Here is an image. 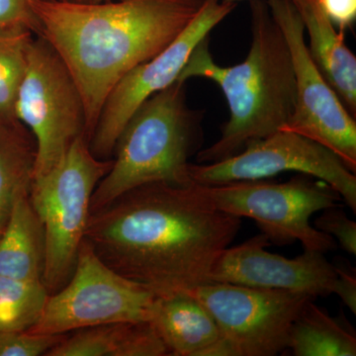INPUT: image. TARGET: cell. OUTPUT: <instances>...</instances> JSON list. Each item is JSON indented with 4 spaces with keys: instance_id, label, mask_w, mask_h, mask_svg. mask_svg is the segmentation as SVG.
<instances>
[{
    "instance_id": "obj_1",
    "label": "cell",
    "mask_w": 356,
    "mask_h": 356,
    "mask_svg": "<svg viewBox=\"0 0 356 356\" xmlns=\"http://www.w3.org/2000/svg\"><path fill=\"white\" fill-rule=\"evenodd\" d=\"M241 227L200 185L154 182L91 212L86 240L116 273L163 296L210 282Z\"/></svg>"
},
{
    "instance_id": "obj_2",
    "label": "cell",
    "mask_w": 356,
    "mask_h": 356,
    "mask_svg": "<svg viewBox=\"0 0 356 356\" xmlns=\"http://www.w3.org/2000/svg\"><path fill=\"white\" fill-rule=\"evenodd\" d=\"M204 0H110L96 4L31 0L41 34L74 77L84 103L88 143L107 97L129 72L184 32Z\"/></svg>"
},
{
    "instance_id": "obj_3",
    "label": "cell",
    "mask_w": 356,
    "mask_h": 356,
    "mask_svg": "<svg viewBox=\"0 0 356 356\" xmlns=\"http://www.w3.org/2000/svg\"><path fill=\"white\" fill-rule=\"evenodd\" d=\"M252 46L240 64L215 62L209 39L192 51L177 81L203 77L216 83L228 102L229 119L220 139L199 152V163L222 161L250 143L281 130L291 118L296 86L291 53L266 0H250Z\"/></svg>"
},
{
    "instance_id": "obj_4",
    "label": "cell",
    "mask_w": 356,
    "mask_h": 356,
    "mask_svg": "<svg viewBox=\"0 0 356 356\" xmlns=\"http://www.w3.org/2000/svg\"><path fill=\"white\" fill-rule=\"evenodd\" d=\"M184 81H177L134 112L115 147L109 172L96 186L91 212L140 185L191 184L189 158L202 144L201 116L186 105Z\"/></svg>"
},
{
    "instance_id": "obj_5",
    "label": "cell",
    "mask_w": 356,
    "mask_h": 356,
    "mask_svg": "<svg viewBox=\"0 0 356 356\" xmlns=\"http://www.w3.org/2000/svg\"><path fill=\"white\" fill-rule=\"evenodd\" d=\"M111 165L110 159L96 158L86 137H81L55 170L33 182L30 200L44 229L43 283L51 295L62 289L74 273L93 192Z\"/></svg>"
},
{
    "instance_id": "obj_6",
    "label": "cell",
    "mask_w": 356,
    "mask_h": 356,
    "mask_svg": "<svg viewBox=\"0 0 356 356\" xmlns=\"http://www.w3.org/2000/svg\"><path fill=\"white\" fill-rule=\"evenodd\" d=\"M15 117L36 142L33 182L55 170L72 144L86 137L83 96L67 65L43 36H34L30 44Z\"/></svg>"
},
{
    "instance_id": "obj_7",
    "label": "cell",
    "mask_w": 356,
    "mask_h": 356,
    "mask_svg": "<svg viewBox=\"0 0 356 356\" xmlns=\"http://www.w3.org/2000/svg\"><path fill=\"white\" fill-rule=\"evenodd\" d=\"M200 185V184H199ZM218 209L238 218H250L274 245L299 241L305 250H334L336 241L312 226L315 213L339 205V192L323 180L301 175L283 184L245 180L200 185Z\"/></svg>"
},
{
    "instance_id": "obj_8",
    "label": "cell",
    "mask_w": 356,
    "mask_h": 356,
    "mask_svg": "<svg viewBox=\"0 0 356 356\" xmlns=\"http://www.w3.org/2000/svg\"><path fill=\"white\" fill-rule=\"evenodd\" d=\"M156 297L107 266L84 238L70 280L50 295L39 322L28 332L67 334L111 323L149 322Z\"/></svg>"
},
{
    "instance_id": "obj_9",
    "label": "cell",
    "mask_w": 356,
    "mask_h": 356,
    "mask_svg": "<svg viewBox=\"0 0 356 356\" xmlns=\"http://www.w3.org/2000/svg\"><path fill=\"white\" fill-rule=\"evenodd\" d=\"M221 332L219 356H275L286 351L295 318L314 297L303 292L208 282L188 290Z\"/></svg>"
},
{
    "instance_id": "obj_10",
    "label": "cell",
    "mask_w": 356,
    "mask_h": 356,
    "mask_svg": "<svg viewBox=\"0 0 356 356\" xmlns=\"http://www.w3.org/2000/svg\"><path fill=\"white\" fill-rule=\"evenodd\" d=\"M266 2L289 47L296 86L294 111L281 130L299 134L323 145L355 172V117L312 60L303 22L291 0Z\"/></svg>"
},
{
    "instance_id": "obj_11",
    "label": "cell",
    "mask_w": 356,
    "mask_h": 356,
    "mask_svg": "<svg viewBox=\"0 0 356 356\" xmlns=\"http://www.w3.org/2000/svg\"><path fill=\"white\" fill-rule=\"evenodd\" d=\"M286 172L323 180L356 212L355 172L331 149L290 131L280 130L254 140L222 161L189 165L191 181L200 185L261 180Z\"/></svg>"
},
{
    "instance_id": "obj_12",
    "label": "cell",
    "mask_w": 356,
    "mask_h": 356,
    "mask_svg": "<svg viewBox=\"0 0 356 356\" xmlns=\"http://www.w3.org/2000/svg\"><path fill=\"white\" fill-rule=\"evenodd\" d=\"M236 6L232 0H204L195 17L168 48L129 72L115 86L88 142L96 158L102 161L111 158L117 140L134 112L147 98L177 81L194 48L209 36Z\"/></svg>"
},
{
    "instance_id": "obj_13",
    "label": "cell",
    "mask_w": 356,
    "mask_h": 356,
    "mask_svg": "<svg viewBox=\"0 0 356 356\" xmlns=\"http://www.w3.org/2000/svg\"><path fill=\"white\" fill-rule=\"evenodd\" d=\"M269 245L261 233L226 248L211 271L210 282L303 292L316 299L334 294L337 273L325 254L305 250L291 259L267 252Z\"/></svg>"
},
{
    "instance_id": "obj_14",
    "label": "cell",
    "mask_w": 356,
    "mask_h": 356,
    "mask_svg": "<svg viewBox=\"0 0 356 356\" xmlns=\"http://www.w3.org/2000/svg\"><path fill=\"white\" fill-rule=\"evenodd\" d=\"M149 322L172 356H215L222 336L205 307L188 292L156 297Z\"/></svg>"
},
{
    "instance_id": "obj_15",
    "label": "cell",
    "mask_w": 356,
    "mask_h": 356,
    "mask_svg": "<svg viewBox=\"0 0 356 356\" xmlns=\"http://www.w3.org/2000/svg\"><path fill=\"white\" fill-rule=\"evenodd\" d=\"M308 34V51L316 67L341 98L350 113L356 114V58L346 46L344 32L327 19L317 0H291Z\"/></svg>"
},
{
    "instance_id": "obj_16",
    "label": "cell",
    "mask_w": 356,
    "mask_h": 356,
    "mask_svg": "<svg viewBox=\"0 0 356 356\" xmlns=\"http://www.w3.org/2000/svg\"><path fill=\"white\" fill-rule=\"evenodd\" d=\"M151 322H119L65 334L46 356H168Z\"/></svg>"
},
{
    "instance_id": "obj_17",
    "label": "cell",
    "mask_w": 356,
    "mask_h": 356,
    "mask_svg": "<svg viewBox=\"0 0 356 356\" xmlns=\"http://www.w3.org/2000/svg\"><path fill=\"white\" fill-rule=\"evenodd\" d=\"M44 236L30 193L17 199L0 235V276L23 281H42Z\"/></svg>"
},
{
    "instance_id": "obj_18",
    "label": "cell",
    "mask_w": 356,
    "mask_h": 356,
    "mask_svg": "<svg viewBox=\"0 0 356 356\" xmlns=\"http://www.w3.org/2000/svg\"><path fill=\"white\" fill-rule=\"evenodd\" d=\"M36 142L21 122L0 123V235L17 199L31 192Z\"/></svg>"
},
{
    "instance_id": "obj_19",
    "label": "cell",
    "mask_w": 356,
    "mask_h": 356,
    "mask_svg": "<svg viewBox=\"0 0 356 356\" xmlns=\"http://www.w3.org/2000/svg\"><path fill=\"white\" fill-rule=\"evenodd\" d=\"M286 350L294 356H355V331L346 317H332L311 300L293 323Z\"/></svg>"
},
{
    "instance_id": "obj_20",
    "label": "cell",
    "mask_w": 356,
    "mask_h": 356,
    "mask_svg": "<svg viewBox=\"0 0 356 356\" xmlns=\"http://www.w3.org/2000/svg\"><path fill=\"white\" fill-rule=\"evenodd\" d=\"M50 295L42 281L0 276V332L30 331L43 315Z\"/></svg>"
},
{
    "instance_id": "obj_21",
    "label": "cell",
    "mask_w": 356,
    "mask_h": 356,
    "mask_svg": "<svg viewBox=\"0 0 356 356\" xmlns=\"http://www.w3.org/2000/svg\"><path fill=\"white\" fill-rule=\"evenodd\" d=\"M34 36L29 30H0V123L17 120L15 103Z\"/></svg>"
},
{
    "instance_id": "obj_22",
    "label": "cell",
    "mask_w": 356,
    "mask_h": 356,
    "mask_svg": "<svg viewBox=\"0 0 356 356\" xmlns=\"http://www.w3.org/2000/svg\"><path fill=\"white\" fill-rule=\"evenodd\" d=\"M65 334L0 332V356H46Z\"/></svg>"
},
{
    "instance_id": "obj_23",
    "label": "cell",
    "mask_w": 356,
    "mask_h": 356,
    "mask_svg": "<svg viewBox=\"0 0 356 356\" xmlns=\"http://www.w3.org/2000/svg\"><path fill=\"white\" fill-rule=\"evenodd\" d=\"M315 221V228L331 236L344 250L356 255V222L350 219L339 205L322 211Z\"/></svg>"
},
{
    "instance_id": "obj_24",
    "label": "cell",
    "mask_w": 356,
    "mask_h": 356,
    "mask_svg": "<svg viewBox=\"0 0 356 356\" xmlns=\"http://www.w3.org/2000/svg\"><path fill=\"white\" fill-rule=\"evenodd\" d=\"M25 29L39 36L41 25L31 0H0V30Z\"/></svg>"
},
{
    "instance_id": "obj_25",
    "label": "cell",
    "mask_w": 356,
    "mask_h": 356,
    "mask_svg": "<svg viewBox=\"0 0 356 356\" xmlns=\"http://www.w3.org/2000/svg\"><path fill=\"white\" fill-rule=\"evenodd\" d=\"M337 273L334 294L341 298L344 305L353 314H356V271L350 261L341 257H337L332 262Z\"/></svg>"
},
{
    "instance_id": "obj_26",
    "label": "cell",
    "mask_w": 356,
    "mask_h": 356,
    "mask_svg": "<svg viewBox=\"0 0 356 356\" xmlns=\"http://www.w3.org/2000/svg\"><path fill=\"white\" fill-rule=\"evenodd\" d=\"M327 19L341 31L350 28L356 19V0H317Z\"/></svg>"
},
{
    "instance_id": "obj_27",
    "label": "cell",
    "mask_w": 356,
    "mask_h": 356,
    "mask_svg": "<svg viewBox=\"0 0 356 356\" xmlns=\"http://www.w3.org/2000/svg\"><path fill=\"white\" fill-rule=\"evenodd\" d=\"M60 1L67 2V3L76 4H96L102 3V2L110 1V0H60Z\"/></svg>"
},
{
    "instance_id": "obj_28",
    "label": "cell",
    "mask_w": 356,
    "mask_h": 356,
    "mask_svg": "<svg viewBox=\"0 0 356 356\" xmlns=\"http://www.w3.org/2000/svg\"><path fill=\"white\" fill-rule=\"evenodd\" d=\"M232 1H235V2H236V0H232Z\"/></svg>"
}]
</instances>
